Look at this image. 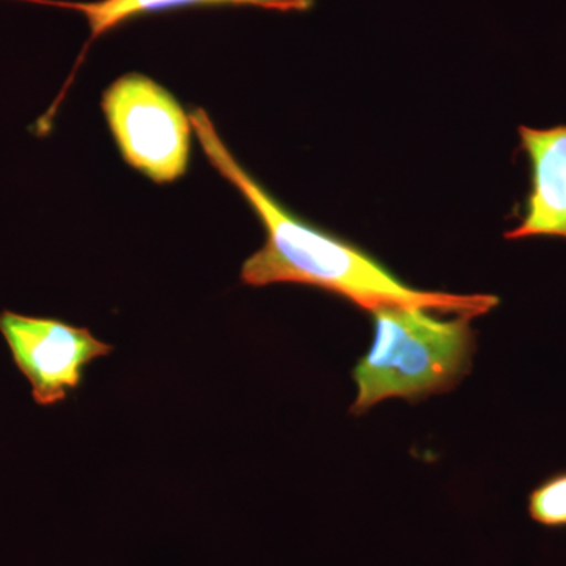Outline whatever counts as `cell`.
I'll return each mask as SVG.
<instances>
[{
    "instance_id": "6da1fadb",
    "label": "cell",
    "mask_w": 566,
    "mask_h": 566,
    "mask_svg": "<svg viewBox=\"0 0 566 566\" xmlns=\"http://www.w3.org/2000/svg\"><path fill=\"white\" fill-rule=\"evenodd\" d=\"M189 118L208 161L244 197L266 232L262 248L241 268L244 285L259 289L273 283H301L345 297L371 314L386 307H420L476 318L497 307L499 297L493 294L415 289L370 253L296 218L238 163L207 112L197 107Z\"/></svg>"
},
{
    "instance_id": "7a4b0ae2",
    "label": "cell",
    "mask_w": 566,
    "mask_h": 566,
    "mask_svg": "<svg viewBox=\"0 0 566 566\" xmlns=\"http://www.w3.org/2000/svg\"><path fill=\"white\" fill-rule=\"evenodd\" d=\"M428 308L386 307L374 312V344L353 370L354 416L387 398L420 401L455 389L471 371L475 353L472 316L442 319ZM438 314V312H436Z\"/></svg>"
},
{
    "instance_id": "3957f363",
    "label": "cell",
    "mask_w": 566,
    "mask_h": 566,
    "mask_svg": "<svg viewBox=\"0 0 566 566\" xmlns=\"http://www.w3.org/2000/svg\"><path fill=\"white\" fill-rule=\"evenodd\" d=\"M102 109L123 159L134 169L158 185L188 172L191 118L158 82L125 74L103 93Z\"/></svg>"
},
{
    "instance_id": "277c9868",
    "label": "cell",
    "mask_w": 566,
    "mask_h": 566,
    "mask_svg": "<svg viewBox=\"0 0 566 566\" xmlns=\"http://www.w3.org/2000/svg\"><path fill=\"white\" fill-rule=\"evenodd\" d=\"M0 334L39 406L65 401L80 389L85 368L114 352L87 327L11 311L0 312Z\"/></svg>"
},
{
    "instance_id": "5b68a950",
    "label": "cell",
    "mask_w": 566,
    "mask_h": 566,
    "mask_svg": "<svg viewBox=\"0 0 566 566\" xmlns=\"http://www.w3.org/2000/svg\"><path fill=\"white\" fill-rule=\"evenodd\" d=\"M520 137L521 150L531 161L532 186L520 226L505 238L566 240V125L549 129L520 126Z\"/></svg>"
},
{
    "instance_id": "8992f818",
    "label": "cell",
    "mask_w": 566,
    "mask_h": 566,
    "mask_svg": "<svg viewBox=\"0 0 566 566\" xmlns=\"http://www.w3.org/2000/svg\"><path fill=\"white\" fill-rule=\"evenodd\" d=\"M21 2L39 3V6L57 7V9L76 11L82 14L88 24V40L82 50L73 76L66 82V88L74 77L87 51L96 40L107 32L114 31L118 25L144 17V14L161 13V11L188 9V7L234 6L259 7V9L282 11H308L314 9L315 0H96V2H66V0H21ZM65 91L62 93L65 95Z\"/></svg>"
},
{
    "instance_id": "52a82bcc",
    "label": "cell",
    "mask_w": 566,
    "mask_h": 566,
    "mask_svg": "<svg viewBox=\"0 0 566 566\" xmlns=\"http://www.w3.org/2000/svg\"><path fill=\"white\" fill-rule=\"evenodd\" d=\"M527 512L538 526L566 528V472L547 476L531 491Z\"/></svg>"
}]
</instances>
